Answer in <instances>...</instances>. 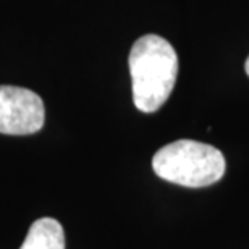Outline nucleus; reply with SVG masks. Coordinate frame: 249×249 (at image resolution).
I'll list each match as a JSON object with an SVG mask.
<instances>
[{
	"label": "nucleus",
	"mask_w": 249,
	"mask_h": 249,
	"mask_svg": "<svg viewBox=\"0 0 249 249\" xmlns=\"http://www.w3.org/2000/svg\"><path fill=\"white\" fill-rule=\"evenodd\" d=\"M133 102L139 112L154 113L175 88L178 55L172 44L157 34H146L133 44L128 58Z\"/></svg>",
	"instance_id": "f257e3e1"
},
{
	"label": "nucleus",
	"mask_w": 249,
	"mask_h": 249,
	"mask_svg": "<svg viewBox=\"0 0 249 249\" xmlns=\"http://www.w3.org/2000/svg\"><path fill=\"white\" fill-rule=\"evenodd\" d=\"M157 177L186 188L211 186L225 175L227 162L217 147L193 139H178L152 157Z\"/></svg>",
	"instance_id": "f03ea898"
},
{
	"label": "nucleus",
	"mask_w": 249,
	"mask_h": 249,
	"mask_svg": "<svg viewBox=\"0 0 249 249\" xmlns=\"http://www.w3.org/2000/svg\"><path fill=\"white\" fill-rule=\"evenodd\" d=\"M46 108L36 92L18 86H0V133L24 136L44 126Z\"/></svg>",
	"instance_id": "7ed1b4c3"
},
{
	"label": "nucleus",
	"mask_w": 249,
	"mask_h": 249,
	"mask_svg": "<svg viewBox=\"0 0 249 249\" xmlns=\"http://www.w3.org/2000/svg\"><path fill=\"white\" fill-rule=\"evenodd\" d=\"M19 249H65V231L55 218H39L29 227Z\"/></svg>",
	"instance_id": "20e7f679"
},
{
	"label": "nucleus",
	"mask_w": 249,
	"mask_h": 249,
	"mask_svg": "<svg viewBox=\"0 0 249 249\" xmlns=\"http://www.w3.org/2000/svg\"><path fill=\"white\" fill-rule=\"evenodd\" d=\"M245 70H246V74L249 76V57L246 58V63H245Z\"/></svg>",
	"instance_id": "39448f33"
}]
</instances>
